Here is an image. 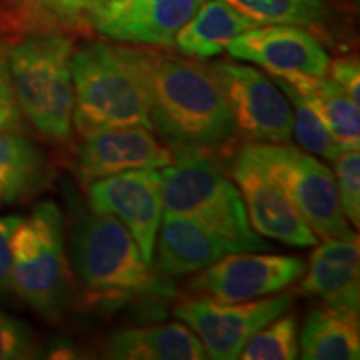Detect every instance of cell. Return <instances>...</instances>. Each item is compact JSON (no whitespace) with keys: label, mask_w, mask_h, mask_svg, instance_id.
<instances>
[{"label":"cell","mask_w":360,"mask_h":360,"mask_svg":"<svg viewBox=\"0 0 360 360\" xmlns=\"http://www.w3.org/2000/svg\"><path fill=\"white\" fill-rule=\"evenodd\" d=\"M114 49L141 92L152 129L177 157H207L231 146L237 127L210 67L148 47Z\"/></svg>","instance_id":"1"},{"label":"cell","mask_w":360,"mask_h":360,"mask_svg":"<svg viewBox=\"0 0 360 360\" xmlns=\"http://www.w3.org/2000/svg\"><path fill=\"white\" fill-rule=\"evenodd\" d=\"M65 200L70 260L94 304L117 309L139 299L157 309L172 299V282L152 272L119 219L92 212L72 187H65Z\"/></svg>","instance_id":"2"},{"label":"cell","mask_w":360,"mask_h":360,"mask_svg":"<svg viewBox=\"0 0 360 360\" xmlns=\"http://www.w3.org/2000/svg\"><path fill=\"white\" fill-rule=\"evenodd\" d=\"M72 53L70 37L52 30L22 39L7 53L20 114L42 137L53 142L72 137Z\"/></svg>","instance_id":"3"},{"label":"cell","mask_w":360,"mask_h":360,"mask_svg":"<svg viewBox=\"0 0 360 360\" xmlns=\"http://www.w3.org/2000/svg\"><path fill=\"white\" fill-rule=\"evenodd\" d=\"M160 175L164 212L200 224L231 252L270 249L269 242L252 229L240 192L207 157H179Z\"/></svg>","instance_id":"4"},{"label":"cell","mask_w":360,"mask_h":360,"mask_svg":"<svg viewBox=\"0 0 360 360\" xmlns=\"http://www.w3.org/2000/svg\"><path fill=\"white\" fill-rule=\"evenodd\" d=\"M12 290L35 312L57 319L69 297L64 215L45 200L22 219L12 236Z\"/></svg>","instance_id":"5"},{"label":"cell","mask_w":360,"mask_h":360,"mask_svg":"<svg viewBox=\"0 0 360 360\" xmlns=\"http://www.w3.org/2000/svg\"><path fill=\"white\" fill-rule=\"evenodd\" d=\"M237 157L276 184L317 236L359 238L342 210L334 172L321 160L294 146L267 142L245 143Z\"/></svg>","instance_id":"6"},{"label":"cell","mask_w":360,"mask_h":360,"mask_svg":"<svg viewBox=\"0 0 360 360\" xmlns=\"http://www.w3.org/2000/svg\"><path fill=\"white\" fill-rule=\"evenodd\" d=\"M70 70L72 125L80 135L122 127L152 130L141 92L117 58L114 45L101 40L85 42L72 53Z\"/></svg>","instance_id":"7"},{"label":"cell","mask_w":360,"mask_h":360,"mask_svg":"<svg viewBox=\"0 0 360 360\" xmlns=\"http://www.w3.org/2000/svg\"><path fill=\"white\" fill-rule=\"evenodd\" d=\"M294 299L292 292L233 304L195 297L180 302L175 307V317L199 337L207 357L233 360L238 359L247 340L255 332L290 309Z\"/></svg>","instance_id":"8"},{"label":"cell","mask_w":360,"mask_h":360,"mask_svg":"<svg viewBox=\"0 0 360 360\" xmlns=\"http://www.w3.org/2000/svg\"><path fill=\"white\" fill-rule=\"evenodd\" d=\"M210 69L224 90L237 130L252 142L289 141L294 112L277 84L254 67L233 62H215Z\"/></svg>","instance_id":"9"},{"label":"cell","mask_w":360,"mask_h":360,"mask_svg":"<svg viewBox=\"0 0 360 360\" xmlns=\"http://www.w3.org/2000/svg\"><path fill=\"white\" fill-rule=\"evenodd\" d=\"M304 272L305 264L299 257L232 252L200 270L188 289L215 302H245L282 292Z\"/></svg>","instance_id":"10"},{"label":"cell","mask_w":360,"mask_h":360,"mask_svg":"<svg viewBox=\"0 0 360 360\" xmlns=\"http://www.w3.org/2000/svg\"><path fill=\"white\" fill-rule=\"evenodd\" d=\"M89 209L119 219L137 242L143 260L152 265L164 215L160 172L155 169L127 170L89 184Z\"/></svg>","instance_id":"11"},{"label":"cell","mask_w":360,"mask_h":360,"mask_svg":"<svg viewBox=\"0 0 360 360\" xmlns=\"http://www.w3.org/2000/svg\"><path fill=\"white\" fill-rule=\"evenodd\" d=\"M205 0H105L85 25L117 42L174 47L175 35Z\"/></svg>","instance_id":"12"},{"label":"cell","mask_w":360,"mask_h":360,"mask_svg":"<svg viewBox=\"0 0 360 360\" xmlns=\"http://www.w3.org/2000/svg\"><path fill=\"white\" fill-rule=\"evenodd\" d=\"M174 152L146 127L105 129L82 135L75 172L84 186L110 175L139 169H164Z\"/></svg>","instance_id":"13"},{"label":"cell","mask_w":360,"mask_h":360,"mask_svg":"<svg viewBox=\"0 0 360 360\" xmlns=\"http://www.w3.org/2000/svg\"><path fill=\"white\" fill-rule=\"evenodd\" d=\"M225 51L237 60L264 67L270 75L326 77L330 58L322 44L299 25H259L231 40Z\"/></svg>","instance_id":"14"},{"label":"cell","mask_w":360,"mask_h":360,"mask_svg":"<svg viewBox=\"0 0 360 360\" xmlns=\"http://www.w3.org/2000/svg\"><path fill=\"white\" fill-rule=\"evenodd\" d=\"M232 177L255 232L285 245L315 247L319 244L317 233L305 224L290 200L257 169L237 157Z\"/></svg>","instance_id":"15"},{"label":"cell","mask_w":360,"mask_h":360,"mask_svg":"<svg viewBox=\"0 0 360 360\" xmlns=\"http://www.w3.org/2000/svg\"><path fill=\"white\" fill-rule=\"evenodd\" d=\"M359 238H326L310 259L300 289L330 307L359 312L360 305Z\"/></svg>","instance_id":"16"},{"label":"cell","mask_w":360,"mask_h":360,"mask_svg":"<svg viewBox=\"0 0 360 360\" xmlns=\"http://www.w3.org/2000/svg\"><path fill=\"white\" fill-rule=\"evenodd\" d=\"M157 236V267L165 277L200 272L232 254L214 233L184 215L164 212Z\"/></svg>","instance_id":"17"},{"label":"cell","mask_w":360,"mask_h":360,"mask_svg":"<svg viewBox=\"0 0 360 360\" xmlns=\"http://www.w3.org/2000/svg\"><path fill=\"white\" fill-rule=\"evenodd\" d=\"M107 357L119 360H204L207 352L182 323L134 327L115 332L103 345Z\"/></svg>","instance_id":"18"},{"label":"cell","mask_w":360,"mask_h":360,"mask_svg":"<svg viewBox=\"0 0 360 360\" xmlns=\"http://www.w3.org/2000/svg\"><path fill=\"white\" fill-rule=\"evenodd\" d=\"M300 357L305 360H357L360 357L359 312L314 307L299 337Z\"/></svg>","instance_id":"19"},{"label":"cell","mask_w":360,"mask_h":360,"mask_svg":"<svg viewBox=\"0 0 360 360\" xmlns=\"http://www.w3.org/2000/svg\"><path fill=\"white\" fill-rule=\"evenodd\" d=\"M290 85L295 92L304 97L312 109L317 112L322 122L334 134V137L345 150L359 148L360 146V112L359 103L339 87L332 79L315 77L305 74L272 75Z\"/></svg>","instance_id":"20"},{"label":"cell","mask_w":360,"mask_h":360,"mask_svg":"<svg viewBox=\"0 0 360 360\" xmlns=\"http://www.w3.org/2000/svg\"><path fill=\"white\" fill-rule=\"evenodd\" d=\"M259 27L224 0H205L175 35L174 45L184 56L207 60L222 53L232 39Z\"/></svg>","instance_id":"21"},{"label":"cell","mask_w":360,"mask_h":360,"mask_svg":"<svg viewBox=\"0 0 360 360\" xmlns=\"http://www.w3.org/2000/svg\"><path fill=\"white\" fill-rule=\"evenodd\" d=\"M47 155L19 132L0 130V188L4 200L22 202L51 186Z\"/></svg>","instance_id":"22"},{"label":"cell","mask_w":360,"mask_h":360,"mask_svg":"<svg viewBox=\"0 0 360 360\" xmlns=\"http://www.w3.org/2000/svg\"><path fill=\"white\" fill-rule=\"evenodd\" d=\"M257 25L319 27L326 24V0H224Z\"/></svg>","instance_id":"23"},{"label":"cell","mask_w":360,"mask_h":360,"mask_svg":"<svg viewBox=\"0 0 360 360\" xmlns=\"http://www.w3.org/2000/svg\"><path fill=\"white\" fill-rule=\"evenodd\" d=\"M272 79L276 80L278 89L285 94V97L289 98L292 107H294V130L297 142L310 154L321 155L323 159L334 162L345 148L340 146L334 134L327 129V125L317 115V112L304 101V97L299 92H295L283 80L277 77Z\"/></svg>","instance_id":"24"},{"label":"cell","mask_w":360,"mask_h":360,"mask_svg":"<svg viewBox=\"0 0 360 360\" xmlns=\"http://www.w3.org/2000/svg\"><path fill=\"white\" fill-rule=\"evenodd\" d=\"M299 357V322L295 315H278L247 340L238 359L294 360Z\"/></svg>","instance_id":"25"},{"label":"cell","mask_w":360,"mask_h":360,"mask_svg":"<svg viewBox=\"0 0 360 360\" xmlns=\"http://www.w3.org/2000/svg\"><path fill=\"white\" fill-rule=\"evenodd\" d=\"M105 0H20L29 19L47 27L85 25V19Z\"/></svg>","instance_id":"26"},{"label":"cell","mask_w":360,"mask_h":360,"mask_svg":"<svg viewBox=\"0 0 360 360\" xmlns=\"http://www.w3.org/2000/svg\"><path fill=\"white\" fill-rule=\"evenodd\" d=\"M335 186L344 215L355 227L360 225V154L359 148L344 150L334 160Z\"/></svg>","instance_id":"27"},{"label":"cell","mask_w":360,"mask_h":360,"mask_svg":"<svg viewBox=\"0 0 360 360\" xmlns=\"http://www.w3.org/2000/svg\"><path fill=\"white\" fill-rule=\"evenodd\" d=\"M37 357V340L32 328L20 319L0 310V360Z\"/></svg>","instance_id":"28"},{"label":"cell","mask_w":360,"mask_h":360,"mask_svg":"<svg viewBox=\"0 0 360 360\" xmlns=\"http://www.w3.org/2000/svg\"><path fill=\"white\" fill-rule=\"evenodd\" d=\"M0 130H22V114L13 92L7 53L0 47Z\"/></svg>","instance_id":"29"},{"label":"cell","mask_w":360,"mask_h":360,"mask_svg":"<svg viewBox=\"0 0 360 360\" xmlns=\"http://www.w3.org/2000/svg\"><path fill=\"white\" fill-rule=\"evenodd\" d=\"M20 220V215L0 217V299L12 290V236Z\"/></svg>","instance_id":"30"},{"label":"cell","mask_w":360,"mask_h":360,"mask_svg":"<svg viewBox=\"0 0 360 360\" xmlns=\"http://www.w3.org/2000/svg\"><path fill=\"white\" fill-rule=\"evenodd\" d=\"M330 77L345 90L355 102H360V65L354 57H342L328 64Z\"/></svg>","instance_id":"31"},{"label":"cell","mask_w":360,"mask_h":360,"mask_svg":"<svg viewBox=\"0 0 360 360\" xmlns=\"http://www.w3.org/2000/svg\"><path fill=\"white\" fill-rule=\"evenodd\" d=\"M2 199H4V195H2V188H0V202H2Z\"/></svg>","instance_id":"32"}]
</instances>
